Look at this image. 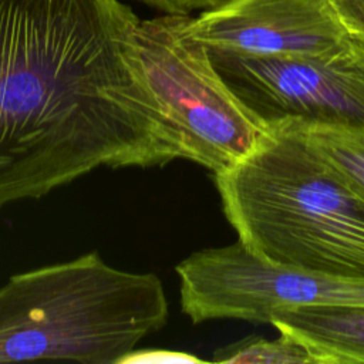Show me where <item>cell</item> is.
I'll use <instances>...</instances> for the list:
<instances>
[{"label":"cell","mask_w":364,"mask_h":364,"mask_svg":"<svg viewBox=\"0 0 364 364\" xmlns=\"http://www.w3.org/2000/svg\"><path fill=\"white\" fill-rule=\"evenodd\" d=\"M119 0H0V206L183 159Z\"/></svg>","instance_id":"6da1fadb"},{"label":"cell","mask_w":364,"mask_h":364,"mask_svg":"<svg viewBox=\"0 0 364 364\" xmlns=\"http://www.w3.org/2000/svg\"><path fill=\"white\" fill-rule=\"evenodd\" d=\"M222 209L259 259L306 272L364 277V196L289 122L213 173Z\"/></svg>","instance_id":"7a4b0ae2"},{"label":"cell","mask_w":364,"mask_h":364,"mask_svg":"<svg viewBox=\"0 0 364 364\" xmlns=\"http://www.w3.org/2000/svg\"><path fill=\"white\" fill-rule=\"evenodd\" d=\"M166 320L156 274L115 269L91 252L0 287V363L119 364Z\"/></svg>","instance_id":"3957f363"},{"label":"cell","mask_w":364,"mask_h":364,"mask_svg":"<svg viewBox=\"0 0 364 364\" xmlns=\"http://www.w3.org/2000/svg\"><path fill=\"white\" fill-rule=\"evenodd\" d=\"M186 18H139L135 46L146 80L179 134L183 159L218 173L252 152L267 125L226 85L206 47L186 31Z\"/></svg>","instance_id":"277c9868"},{"label":"cell","mask_w":364,"mask_h":364,"mask_svg":"<svg viewBox=\"0 0 364 364\" xmlns=\"http://www.w3.org/2000/svg\"><path fill=\"white\" fill-rule=\"evenodd\" d=\"M206 50L226 85L266 125L296 121L364 131V40L353 36L321 55Z\"/></svg>","instance_id":"5b68a950"},{"label":"cell","mask_w":364,"mask_h":364,"mask_svg":"<svg viewBox=\"0 0 364 364\" xmlns=\"http://www.w3.org/2000/svg\"><path fill=\"white\" fill-rule=\"evenodd\" d=\"M181 307L193 324L218 318L267 323L303 306H364V277L331 276L267 263L239 240L191 253L175 267Z\"/></svg>","instance_id":"8992f818"},{"label":"cell","mask_w":364,"mask_h":364,"mask_svg":"<svg viewBox=\"0 0 364 364\" xmlns=\"http://www.w3.org/2000/svg\"><path fill=\"white\" fill-rule=\"evenodd\" d=\"M186 31L205 47L257 57L321 55L353 37L330 0H228L188 16Z\"/></svg>","instance_id":"52a82bcc"},{"label":"cell","mask_w":364,"mask_h":364,"mask_svg":"<svg viewBox=\"0 0 364 364\" xmlns=\"http://www.w3.org/2000/svg\"><path fill=\"white\" fill-rule=\"evenodd\" d=\"M269 324L300 341L316 364L364 363V306H303L276 311Z\"/></svg>","instance_id":"ba28073f"},{"label":"cell","mask_w":364,"mask_h":364,"mask_svg":"<svg viewBox=\"0 0 364 364\" xmlns=\"http://www.w3.org/2000/svg\"><path fill=\"white\" fill-rule=\"evenodd\" d=\"M364 196V131L347 127L286 121Z\"/></svg>","instance_id":"9c48e42d"},{"label":"cell","mask_w":364,"mask_h":364,"mask_svg":"<svg viewBox=\"0 0 364 364\" xmlns=\"http://www.w3.org/2000/svg\"><path fill=\"white\" fill-rule=\"evenodd\" d=\"M212 361L229 364H316L311 353L296 338L279 333L277 338L247 337L223 346Z\"/></svg>","instance_id":"30bf717a"},{"label":"cell","mask_w":364,"mask_h":364,"mask_svg":"<svg viewBox=\"0 0 364 364\" xmlns=\"http://www.w3.org/2000/svg\"><path fill=\"white\" fill-rule=\"evenodd\" d=\"M164 14L191 16L195 11L212 10L228 0H139Z\"/></svg>","instance_id":"8fae6325"},{"label":"cell","mask_w":364,"mask_h":364,"mask_svg":"<svg viewBox=\"0 0 364 364\" xmlns=\"http://www.w3.org/2000/svg\"><path fill=\"white\" fill-rule=\"evenodd\" d=\"M348 31L364 40V0H330Z\"/></svg>","instance_id":"7c38bea8"}]
</instances>
